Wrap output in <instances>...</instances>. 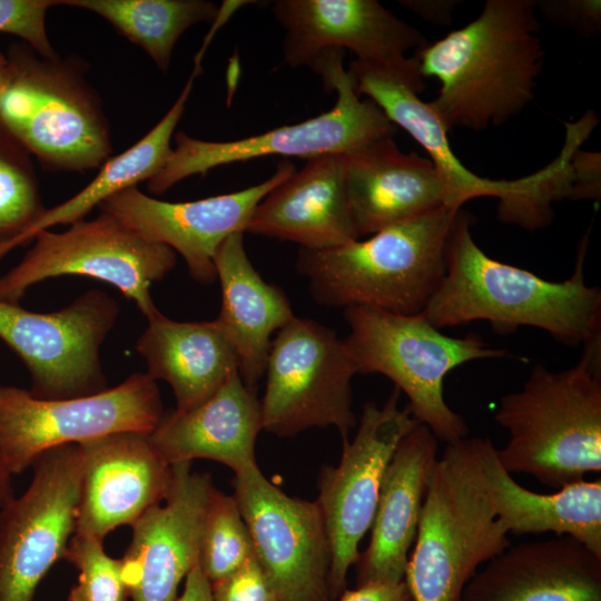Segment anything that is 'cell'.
I'll return each mask as SVG.
<instances>
[{"mask_svg":"<svg viewBox=\"0 0 601 601\" xmlns=\"http://www.w3.org/2000/svg\"><path fill=\"white\" fill-rule=\"evenodd\" d=\"M472 216L457 211L445 245V274L423 311L436 328L487 321L500 333L536 327L569 345L601 337V292L584 280V236L573 274L563 282L490 257L475 243Z\"/></svg>","mask_w":601,"mask_h":601,"instance_id":"cell-1","label":"cell"},{"mask_svg":"<svg viewBox=\"0 0 601 601\" xmlns=\"http://www.w3.org/2000/svg\"><path fill=\"white\" fill-rule=\"evenodd\" d=\"M533 0H487L480 14L414 55L424 78L440 82L432 109L450 131H483L533 100L544 47Z\"/></svg>","mask_w":601,"mask_h":601,"instance_id":"cell-2","label":"cell"},{"mask_svg":"<svg viewBox=\"0 0 601 601\" xmlns=\"http://www.w3.org/2000/svg\"><path fill=\"white\" fill-rule=\"evenodd\" d=\"M496 423L509 432L497 456L509 473L558 490L601 471V337L580 361L553 372L536 364L523 387L501 397Z\"/></svg>","mask_w":601,"mask_h":601,"instance_id":"cell-3","label":"cell"},{"mask_svg":"<svg viewBox=\"0 0 601 601\" xmlns=\"http://www.w3.org/2000/svg\"><path fill=\"white\" fill-rule=\"evenodd\" d=\"M460 209L444 205L364 239L300 248L297 272L321 305L421 314L444 277L446 239Z\"/></svg>","mask_w":601,"mask_h":601,"instance_id":"cell-4","label":"cell"},{"mask_svg":"<svg viewBox=\"0 0 601 601\" xmlns=\"http://www.w3.org/2000/svg\"><path fill=\"white\" fill-rule=\"evenodd\" d=\"M469 437L446 443L425 494L404 581L413 601H460L480 565L510 546Z\"/></svg>","mask_w":601,"mask_h":601,"instance_id":"cell-5","label":"cell"},{"mask_svg":"<svg viewBox=\"0 0 601 601\" xmlns=\"http://www.w3.org/2000/svg\"><path fill=\"white\" fill-rule=\"evenodd\" d=\"M10 81L0 100V122L51 171L83 173L111 156L101 101L76 58L45 59L27 45L7 56Z\"/></svg>","mask_w":601,"mask_h":601,"instance_id":"cell-6","label":"cell"},{"mask_svg":"<svg viewBox=\"0 0 601 601\" xmlns=\"http://www.w3.org/2000/svg\"><path fill=\"white\" fill-rule=\"evenodd\" d=\"M349 327L345 343L357 373L390 378L407 400V410L437 440L466 437L467 425L445 402L444 380L455 367L474 359L501 358L504 349L486 345L475 334L450 337L424 315H402L371 307L344 308Z\"/></svg>","mask_w":601,"mask_h":601,"instance_id":"cell-7","label":"cell"},{"mask_svg":"<svg viewBox=\"0 0 601 601\" xmlns=\"http://www.w3.org/2000/svg\"><path fill=\"white\" fill-rule=\"evenodd\" d=\"M344 51L319 55L309 66L328 91L337 95L328 111L304 121L282 126L259 135L228 141H207L183 131L162 168L148 180V190L160 195L183 179L234 162L267 156L307 160L325 155H353L393 139L396 127L371 99H363L343 63Z\"/></svg>","mask_w":601,"mask_h":601,"instance_id":"cell-8","label":"cell"},{"mask_svg":"<svg viewBox=\"0 0 601 601\" xmlns=\"http://www.w3.org/2000/svg\"><path fill=\"white\" fill-rule=\"evenodd\" d=\"M357 93L375 102L390 121L405 130L426 151L445 189V205L462 206L476 197L499 199V219L534 230L552 216L560 190L563 159L558 156L539 171L512 180L481 177L463 165L449 141V130L420 98L425 81L415 57L401 67L353 60L348 67Z\"/></svg>","mask_w":601,"mask_h":601,"instance_id":"cell-9","label":"cell"},{"mask_svg":"<svg viewBox=\"0 0 601 601\" xmlns=\"http://www.w3.org/2000/svg\"><path fill=\"white\" fill-rule=\"evenodd\" d=\"M33 240L22 259L0 277V302L18 304L40 282L80 275L115 286L149 317L158 311L150 286L177 260L171 248L145 239L104 211L61 233L41 230Z\"/></svg>","mask_w":601,"mask_h":601,"instance_id":"cell-10","label":"cell"},{"mask_svg":"<svg viewBox=\"0 0 601 601\" xmlns=\"http://www.w3.org/2000/svg\"><path fill=\"white\" fill-rule=\"evenodd\" d=\"M164 415L160 394L147 373H134L96 394L43 400L29 390L0 385V453L11 475L43 452L117 432L151 433Z\"/></svg>","mask_w":601,"mask_h":601,"instance_id":"cell-11","label":"cell"},{"mask_svg":"<svg viewBox=\"0 0 601 601\" xmlns=\"http://www.w3.org/2000/svg\"><path fill=\"white\" fill-rule=\"evenodd\" d=\"M265 374L263 430L293 436L334 426L348 440L356 425L351 381L357 372L345 339L333 329L294 316L273 338Z\"/></svg>","mask_w":601,"mask_h":601,"instance_id":"cell-12","label":"cell"},{"mask_svg":"<svg viewBox=\"0 0 601 601\" xmlns=\"http://www.w3.org/2000/svg\"><path fill=\"white\" fill-rule=\"evenodd\" d=\"M119 311L99 289L51 313L0 302V338L27 366L35 397L87 396L106 390L99 351Z\"/></svg>","mask_w":601,"mask_h":601,"instance_id":"cell-13","label":"cell"},{"mask_svg":"<svg viewBox=\"0 0 601 601\" xmlns=\"http://www.w3.org/2000/svg\"><path fill=\"white\" fill-rule=\"evenodd\" d=\"M26 491L0 508V601H33L75 532L82 455L78 443L36 459Z\"/></svg>","mask_w":601,"mask_h":601,"instance_id":"cell-14","label":"cell"},{"mask_svg":"<svg viewBox=\"0 0 601 601\" xmlns=\"http://www.w3.org/2000/svg\"><path fill=\"white\" fill-rule=\"evenodd\" d=\"M395 387L383 406L367 402L353 441H343L337 466H324L318 479L321 508L331 545L332 600L346 589L349 568L359 559L358 545L371 529L385 469L401 440L417 421L398 407Z\"/></svg>","mask_w":601,"mask_h":601,"instance_id":"cell-15","label":"cell"},{"mask_svg":"<svg viewBox=\"0 0 601 601\" xmlns=\"http://www.w3.org/2000/svg\"><path fill=\"white\" fill-rule=\"evenodd\" d=\"M233 484L255 558L278 601H332L331 545L317 502L287 495L258 465L235 474Z\"/></svg>","mask_w":601,"mask_h":601,"instance_id":"cell-16","label":"cell"},{"mask_svg":"<svg viewBox=\"0 0 601 601\" xmlns=\"http://www.w3.org/2000/svg\"><path fill=\"white\" fill-rule=\"evenodd\" d=\"M295 170L283 159L257 185L191 201L159 200L130 187L98 208L145 239L178 253L196 282L210 284L217 279L215 257L221 244L233 234L246 233L259 201Z\"/></svg>","mask_w":601,"mask_h":601,"instance_id":"cell-17","label":"cell"},{"mask_svg":"<svg viewBox=\"0 0 601 601\" xmlns=\"http://www.w3.org/2000/svg\"><path fill=\"white\" fill-rule=\"evenodd\" d=\"M169 491L132 524L122 578L132 601H176L183 579L198 562L203 521L214 484L191 463L171 465Z\"/></svg>","mask_w":601,"mask_h":601,"instance_id":"cell-18","label":"cell"},{"mask_svg":"<svg viewBox=\"0 0 601 601\" xmlns=\"http://www.w3.org/2000/svg\"><path fill=\"white\" fill-rule=\"evenodd\" d=\"M276 21L286 31L283 55L292 67H309L322 53L349 50L355 60L401 67L423 35L376 0H277Z\"/></svg>","mask_w":601,"mask_h":601,"instance_id":"cell-19","label":"cell"},{"mask_svg":"<svg viewBox=\"0 0 601 601\" xmlns=\"http://www.w3.org/2000/svg\"><path fill=\"white\" fill-rule=\"evenodd\" d=\"M78 444L82 474L75 532L104 540L165 500L173 469L150 433L117 432Z\"/></svg>","mask_w":601,"mask_h":601,"instance_id":"cell-20","label":"cell"},{"mask_svg":"<svg viewBox=\"0 0 601 601\" xmlns=\"http://www.w3.org/2000/svg\"><path fill=\"white\" fill-rule=\"evenodd\" d=\"M460 601H601V556L569 535L508 546Z\"/></svg>","mask_w":601,"mask_h":601,"instance_id":"cell-21","label":"cell"},{"mask_svg":"<svg viewBox=\"0 0 601 601\" xmlns=\"http://www.w3.org/2000/svg\"><path fill=\"white\" fill-rule=\"evenodd\" d=\"M437 459V439L417 422L385 469L370 543L356 562V585L404 581Z\"/></svg>","mask_w":601,"mask_h":601,"instance_id":"cell-22","label":"cell"},{"mask_svg":"<svg viewBox=\"0 0 601 601\" xmlns=\"http://www.w3.org/2000/svg\"><path fill=\"white\" fill-rule=\"evenodd\" d=\"M345 155L307 160L256 206L246 233L322 250L359 239L351 217Z\"/></svg>","mask_w":601,"mask_h":601,"instance_id":"cell-23","label":"cell"},{"mask_svg":"<svg viewBox=\"0 0 601 601\" xmlns=\"http://www.w3.org/2000/svg\"><path fill=\"white\" fill-rule=\"evenodd\" d=\"M262 430L260 401L235 372L196 407L164 413L150 439L170 465L207 459L237 474L257 465L255 445Z\"/></svg>","mask_w":601,"mask_h":601,"instance_id":"cell-24","label":"cell"},{"mask_svg":"<svg viewBox=\"0 0 601 601\" xmlns=\"http://www.w3.org/2000/svg\"><path fill=\"white\" fill-rule=\"evenodd\" d=\"M344 176L358 238L445 205V189L432 162L401 151L394 139L345 155Z\"/></svg>","mask_w":601,"mask_h":601,"instance_id":"cell-25","label":"cell"},{"mask_svg":"<svg viewBox=\"0 0 601 601\" xmlns=\"http://www.w3.org/2000/svg\"><path fill=\"white\" fill-rule=\"evenodd\" d=\"M480 477L510 533L569 535L601 556V480H581L553 493L520 485L490 439L469 437Z\"/></svg>","mask_w":601,"mask_h":601,"instance_id":"cell-26","label":"cell"},{"mask_svg":"<svg viewBox=\"0 0 601 601\" xmlns=\"http://www.w3.org/2000/svg\"><path fill=\"white\" fill-rule=\"evenodd\" d=\"M215 267L221 287L216 321L236 351L242 380L254 390L265 375L272 336L295 315L283 289L267 283L253 266L244 233L233 234L221 244Z\"/></svg>","mask_w":601,"mask_h":601,"instance_id":"cell-27","label":"cell"},{"mask_svg":"<svg viewBox=\"0 0 601 601\" xmlns=\"http://www.w3.org/2000/svg\"><path fill=\"white\" fill-rule=\"evenodd\" d=\"M136 349L147 374L170 385L179 412L203 403L238 372L236 351L216 319L177 322L156 311Z\"/></svg>","mask_w":601,"mask_h":601,"instance_id":"cell-28","label":"cell"},{"mask_svg":"<svg viewBox=\"0 0 601 601\" xmlns=\"http://www.w3.org/2000/svg\"><path fill=\"white\" fill-rule=\"evenodd\" d=\"M199 71L200 68L194 67L178 98L148 134L124 152L110 157L90 184L78 194L53 208L46 209L18 239L16 247L33 240L38 233L55 225H71L85 219L93 207H98L115 194L136 187L140 181H148L158 174L171 154V138L185 112Z\"/></svg>","mask_w":601,"mask_h":601,"instance_id":"cell-29","label":"cell"},{"mask_svg":"<svg viewBox=\"0 0 601 601\" xmlns=\"http://www.w3.org/2000/svg\"><path fill=\"white\" fill-rule=\"evenodd\" d=\"M60 4L91 11L139 46L167 72L180 36L200 22H214L220 9L206 0H60Z\"/></svg>","mask_w":601,"mask_h":601,"instance_id":"cell-30","label":"cell"},{"mask_svg":"<svg viewBox=\"0 0 601 601\" xmlns=\"http://www.w3.org/2000/svg\"><path fill=\"white\" fill-rule=\"evenodd\" d=\"M45 211L31 155L0 122V259Z\"/></svg>","mask_w":601,"mask_h":601,"instance_id":"cell-31","label":"cell"},{"mask_svg":"<svg viewBox=\"0 0 601 601\" xmlns=\"http://www.w3.org/2000/svg\"><path fill=\"white\" fill-rule=\"evenodd\" d=\"M255 555L252 536L234 495L214 487L205 512L198 565L210 583Z\"/></svg>","mask_w":601,"mask_h":601,"instance_id":"cell-32","label":"cell"},{"mask_svg":"<svg viewBox=\"0 0 601 601\" xmlns=\"http://www.w3.org/2000/svg\"><path fill=\"white\" fill-rule=\"evenodd\" d=\"M62 559L79 570L68 601H125L128 591L121 561L105 552L102 540L73 532Z\"/></svg>","mask_w":601,"mask_h":601,"instance_id":"cell-33","label":"cell"},{"mask_svg":"<svg viewBox=\"0 0 601 601\" xmlns=\"http://www.w3.org/2000/svg\"><path fill=\"white\" fill-rule=\"evenodd\" d=\"M60 0H0V32L22 39L39 57L56 59L47 35L45 19L48 9Z\"/></svg>","mask_w":601,"mask_h":601,"instance_id":"cell-34","label":"cell"},{"mask_svg":"<svg viewBox=\"0 0 601 601\" xmlns=\"http://www.w3.org/2000/svg\"><path fill=\"white\" fill-rule=\"evenodd\" d=\"M210 584L213 601H278L255 555L230 574Z\"/></svg>","mask_w":601,"mask_h":601,"instance_id":"cell-35","label":"cell"},{"mask_svg":"<svg viewBox=\"0 0 601 601\" xmlns=\"http://www.w3.org/2000/svg\"><path fill=\"white\" fill-rule=\"evenodd\" d=\"M535 10L552 23L570 28L583 36L589 37L600 31L599 0L535 1Z\"/></svg>","mask_w":601,"mask_h":601,"instance_id":"cell-36","label":"cell"},{"mask_svg":"<svg viewBox=\"0 0 601 601\" xmlns=\"http://www.w3.org/2000/svg\"><path fill=\"white\" fill-rule=\"evenodd\" d=\"M339 601H413L405 581L398 583H370L345 589Z\"/></svg>","mask_w":601,"mask_h":601,"instance_id":"cell-37","label":"cell"},{"mask_svg":"<svg viewBox=\"0 0 601 601\" xmlns=\"http://www.w3.org/2000/svg\"><path fill=\"white\" fill-rule=\"evenodd\" d=\"M402 6L433 23L449 24L455 1H401Z\"/></svg>","mask_w":601,"mask_h":601,"instance_id":"cell-38","label":"cell"},{"mask_svg":"<svg viewBox=\"0 0 601 601\" xmlns=\"http://www.w3.org/2000/svg\"><path fill=\"white\" fill-rule=\"evenodd\" d=\"M176 601H213L211 584L198 563L187 574L184 591Z\"/></svg>","mask_w":601,"mask_h":601,"instance_id":"cell-39","label":"cell"},{"mask_svg":"<svg viewBox=\"0 0 601 601\" xmlns=\"http://www.w3.org/2000/svg\"><path fill=\"white\" fill-rule=\"evenodd\" d=\"M14 497L12 475L7 470L0 453V508Z\"/></svg>","mask_w":601,"mask_h":601,"instance_id":"cell-40","label":"cell"},{"mask_svg":"<svg viewBox=\"0 0 601 601\" xmlns=\"http://www.w3.org/2000/svg\"><path fill=\"white\" fill-rule=\"evenodd\" d=\"M9 81H10V69L7 61V66L2 70H0V100L4 90L7 89L9 85Z\"/></svg>","mask_w":601,"mask_h":601,"instance_id":"cell-41","label":"cell"},{"mask_svg":"<svg viewBox=\"0 0 601 601\" xmlns=\"http://www.w3.org/2000/svg\"><path fill=\"white\" fill-rule=\"evenodd\" d=\"M7 66V57L0 52V70H2Z\"/></svg>","mask_w":601,"mask_h":601,"instance_id":"cell-42","label":"cell"}]
</instances>
